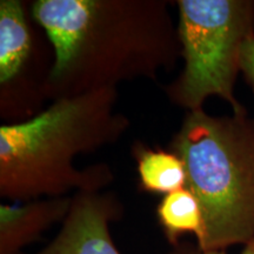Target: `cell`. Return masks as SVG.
Returning a JSON list of instances; mask_svg holds the SVG:
<instances>
[{"instance_id": "52a82bcc", "label": "cell", "mask_w": 254, "mask_h": 254, "mask_svg": "<svg viewBox=\"0 0 254 254\" xmlns=\"http://www.w3.org/2000/svg\"><path fill=\"white\" fill-rule=\"evenodd\" d=\"M73 196L45 198L24 205H0V254H20L43 232L64 221L72 206Z\"/></svg>"}, {"instance_id": "6da1fadb", "label": "cell", "mask_w": 254, "mask_h": 254, "mask_svg": "<svg viewBox=\"0 0 254 254\" xmlns=\"http://www.w3.org/2000/svg\"><path fill=\"white\" fill-rule=\"evenodd\" d=\"M32 17L55 52L46 86L53 100L154 79L182 56L163 0H38Z\"/></svg>"}, {"instance_id": "5b68a950", "label": "cell", "mask_w": 254, "mask_h": 254, "mask_svg": "<svg viewBox=\"0 0 254 254\" xmlns=\"http://www.w3.org/2000/svg\"><path fill=\"white\" fill-rule=\"evenodd\" d=\"M123 213L112 194L78 192L57 237L36 254H122L111 237L110 225Z\"/></svg>"}, {"instance_id": "277c9868", "label": "cell", "mask_w": 254, "mask_h": 254, "mask_svg": "<svg viewBox=\"0 0 254 254\" xmlns=\"http://www.w3.org/2000/svg\"><path fill=\"white\" fill-rule=\"evenodd\" d=\"M179 33L185 67L167 86L173 103L201 110L211 95L227 101L233 113H245L234 95L243 44L254 34V1L179 0Z\"/></svg>"}, {"instance_id": "3957f363", "label": "cell", "mask_w": 254, "mask_h": 254, "mask_svg": "<svg viewBox=\"0 0 254 254\" xmlns=\"http://www.w3.org/2000/svg\"><path fill=\"white\" fill-rule=\"evenodd\" d=\"M171 151L186 168V189L205 221L199 249L226 251L254 239V119L190 111Z\"/></svg>"}, {"instance_id": "ba28073f", "label": "cell", "mask_w": 254, "mask_h": 254, "mask_svg": "<svg viewBox=\"0 0 254 254\" xmlns=\"http://www.w3.org/2000/svg\"><path fill=\"white\" fill-rule=\"evenodd\" d=\"M157 217L167 240L173 246H177L185 234H193L196 245L204 240L205 221L201 206L186 187L164 195L158 205Z\"/></svg>"}, {"instance_id": "8992f818", "label": "cell", "mask_w": 254, "mask_h": 254, "mask_svg": "<svg viewBox=\"0 0 254 254\" xmlns=\"http://www.w3.org/2000/svg\"><path fill=\"white\" fill-rule=\"evenodd\" d=\"M38 59L24 5L18 0L0 1V85L1 112L14 97L28 88V72Z\"/></svg>"}, {"instance_id": "9c48e42d", "label": "cell", "mask_w": 254, "mask_h": 254, "mask_svg": "<svg viewBox=\"0 0 254 254\" xmlns=\"http://www.w3.org/2000/svg\"><path fill=\"white\" fill-rule=\"evenodd\" d=\"M134 155L138 160L140 185L146 192L167 195L186 187L185 164L174 152L138 146Z\"/></svg>"}, {"instance_id": "7a4b0ae2", "label": "cell", "mask_w": 254, "mask_h": 254, "mask_svg": "<svg viewBox=\"0 0 254 254\" xmlns=\"http://www.w3.org/2000/svg\"><path fill=\"white\" fill-rule=\"evenodd\" d=\"M116 103V88L92 91L59 98L33 118L0 127V195L31 201L109 185V165L78 170L74 158L112 144L128 128Z\"/></svg>"}, {"instance_id": "8fae6325", "label": "cell", "mask_w": 254, "mask_h": 254, "mask_svg": "<svg viewBox=\"0 0 254 254\" xmlns=\"http://www.w3.org/2000/svg\"><path fill=\"white\" fill-rule=\"evenodd\" d=\"M170 254H227L226 251H205L199 249L198 245H192L189 243H179L173 246V251ZM240 254H254V239L249 241Z\"/></svg>"}, {"instance_id": "30bf717a", "label": "cell", "mask_w": 254, "mask_h": 254, "mask_svg": "<svg viewBox=\"0 0 254 254\" xmlns=\"http://www.w3.org/2000/svg\"><path fill=\"white\" fill-rule=\"evenodd\" d=\"M240 72L245 75L249 84L254 90V34L250 36L243 44L239 60Z\"/></svg>"}]
</instances>
